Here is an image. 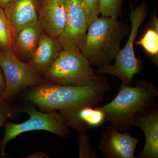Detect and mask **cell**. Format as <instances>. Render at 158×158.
<instances>
[{
  "label": "cell",
  "mask_w": 158,
  "mask_h": 158,
  "mask_svg": "<svg viewBox=\"0 0 158 158\" xmlns=\"http://www.w3.org/2000/svg\"><path fill=\"white\" fill-rule=\"evenodd\" d=\"M110 90L109 83L99 76L93 83L85 86L42 83L31 88L25 98L43 112H62L83 105L96 106L104 94Z\"/></svg>",
  "instance_id": "obj_1"
},
{
  "label": "cell",
  "mask_w": 158,
  "mask_h": 158,
  "mask_svg": "<svg viewBox=\"0 0 158 158\" xmlns=\"http://www.w3.org/2000/svg\"><path fill=\"white\" fill-rule=\"evenodd\" d=\"M134 84V86L122 84L112 101L98 107L104 113L106 121L120 131L131 127L137 114L152 107L158 97L157 88L152 83L141 81Z\"/></svg>",
  "instance_id": "obj_2"
},
{
  "label": "cell",
  "mask_w": 158,
  "mask_h": 158,
  "mask_svg": "<svg viewBox=\"0 0 158 158\" xmlns=\"http://www.w3.org/2000/svg\"><path fill=\"white\" fill-rule=\"evenodd\" d=\"M127 29L117 18L98 17L88 26L79 49L91 65L98 67L108 65L120 50Z\"/></svg>",
  "instance_id": "obj_3"
},
{
  "label": "cell",
  "mask_w": 158,
  "mask_h": 158,
  "mask_svg": "<svg viewBox=\"0 0 158 158\" xmlns=\"http://www.w3.org/2000/svg\"><path fill=\"white\" fill-rule=\"evenodd\" d=\"M80 49H63L44 74L45 83L72 86L89 85L98 78Z\"/></svg>",
  "instance_id": "obj_4"
},
{
  "label": "cell",
  "mask_w": 158,
  "mask_h": 158,
  "mask_svg": "<svg viewBox=\"0 0 158 158\" xmlns=\"http://www.w3.org/2000/svg\"><path fill=\"white\" fill-rule=\"evenodd\" d=\"M147 4L143 2L135 9H131L130 20L131 32L127 42L123 48L120 50L115 57L113 65L108 64L98 67L99 74L115 76L120 79L122 84L132 85V81L135 75L140 72L141 65L136 59L134 51V44L138 29L144 21L146 15Z\"/></svg>",
  "instance_id": "obj_5"
},
{
  "label": "cell",
  "mask_w": 158,
  "mask_h": 158,
  "mask_svg": "<svg viewBox=\"0 0 158 158\" xmlns=\"http://www.w3.org/2000/svg\"><path fill=\"white\" fill-rule=\"evenodd\" d=\"M27 113L30 118L20 123H6L5 133L0 141V156H7L6 149L8 143L23 133L31 131L42 130L52 133L56 135L65 138L69 135L70 131L65 119L56 111L43 112L34 106L21 108L18 111Z\"/></svg>",
  "instance_id": "obj_6"
},
{
  "label": "cell",
  "mask_w": 158,
  "mask_h": 158,
  "mask_svg": "<svg viewBox=\"0 0 158 158\" xmlns=\"http://www.w3.org/2000/svg\"><path fill=\"white\" fill-rule=\"evenodd\" d=\"M0 67L6 82L2 97L9 103L24 89L42 83L40 74L12 52L0 50Z\"/></svg>",
  "instance_id": "obj_7"
},
{
  "label": "cell",
  "mask_w": 158,
  "mask_h": 158,
  "mask_svg": "<svg viewBox=\"0 0 158 158\" xmlns=\"http://www.w3.org/2000/svg\"><path fill=\"white\" fill-rule=\"evenodd\" d=\"M67 19L58 40L64 49H79L88 27V16L82 0H65Z\"/></svg>",
  "instance_id": "obj_8"
},
{
  "label": "cell",
  "mask_w": 158,
  "mask_h": 158,
  "mask_svg": "<svg viewBox=\"0 0 158 158\" xmlns=\"http://www.w3.org/2000/svg\"><path fill=\"white\" fill-rule=\"evenodd\" d=\"M141 140L127 132L121 133L109 127L103 132L99 148L107 158H135V151Z\"/></svg>",
  "instance_id": "obj_9"
},
{
  "label": "cell",
  "mask_w": 158,
  "mask_h": 158,
  "mask_svg": "<svg viewBox=\"0 0 158 158\" xmlns=\"http://www.w3.org/2000/svg\"><path fill=\"white\" fill-rule=\"evenodd\" d=\"M131 126L141 129L144 132L145 143L137 158H158V110L153 106L138 113L133 118Z\"/></svg>",
  "instance_id": "obj_10"
},
{
  "label": "cell",
  "mask_w": 158,
  "mask_h": 158,
  "mask_svg": "<svg viewBox=\"0 0 158 158\" xmlns=\"http://www.w3.org/2000/svg\"><path fill=\"white\" fill-rule=\"evenodd\" d=\"M67 19L65 0H40L37 20L43 31L58 38Z\"/></svg>",
  "instance_id": "obj_11"
},
{
  "label": "cell",
  "mask_w": 158,
  "mask_h": 158,
  "mask_svg": "<svg viewBox=\"0 0 158 158\" xmlns=\"http://www.w3.org/2000/svg\"><path fill=\"white\" fill-rule=\"evenodd\" d=\"M67 125L77 131L101 126L106 121L104 113L98 107L83 105L59 112Z\"/></svg>",
  "instance_id": "obj_12"
},
{
  "label": "cell",
  "mask_w": 158,
  "mask_h": 158,
  "mask_svg": "<svg viewBox=\"0 0 158 158\" xmlns=\"http://www.w3.org/2000/svg\"><path fill=\"white\" fill-rule=\"evenodd\" d=\"M62 49L58 38L43 31L37 47L27 62L38 73L44 75Z\"/></svg>",
  "instance_id": "obj_13"
},
{
  "label": "cell",
  "mask_w": 158,
  "mask_h": 158,
  "mask_svg": "<svg viewBox=\"0 0 158 158\" xmlns=\"http://www.w3.org/2000/svg\"><path fill=\"white\" fill-rule=\"evenodd\" d=\"M40 0H11L4 9L15 34L27 25L37 21Z\"/></svg>",
  "instance_id": "obj_14"
},
{
  "label": "cell",
  "mask_w": 158,
  "mask_h": 158,
  "mask_svg": "<svg viewBox=\"0 0 158 158\" xmlns=\"http://www.w3.org/2000/svg\"><path fill=\"white\" fill-rule=\"evenodd\" d=\"M43 30L38 21L23 27L15 35L13 45L14 55L28 62L34 53Z\"/></svg>",
  "instance_id": "obj_15"
},
{
  "label": "cell",
  "mask_w": 158,
  "mask_h": 158,
  "mask_svg": "<svg viewBox=\"0 0 158 158\" xmlns=\"http://www.w3.org/2000/svg\"><path fill=\"white\" fill-rule=\"evenodd\" d=\"M14 34L4 9L0 7V50L13 52Z\"/></svg>",
  "instance_id": "obj_16"
},
{
  "label": "cell",
  "mask_w": 158,
  "mask_h": 158,
  "mask_svg": "<svg viewBox=\"0 0 158 158\" xmlns=\"http://www.w3.org/2000/svg\"><path fill=\"white\" fill-rule=\"evenodd\" d=\"M141 45L146 52L152 56H157L158 54V33L153 29L146 31L143 37L136 43Z\"/></svg>",
  "instance_id": "obj_17"
},
{
  "label": "cell",
  "mask_w": 158,
  "mask_h": 158,
  "mask_svg": "<svg viewBox=\"0 0 158 158\" xmlns=\"http://www.w3.org/2000/svg\"><path fill=\"white\" fill-rule=\"evenodd\" d=\"M123 0H100V13L102 16L117 18L121 15Z\"/></svg>",
  "instance_id": "obj_18"
},
{
  "label": "cell",
  "mask_w": 158,
  "mask_h": 158,
  "mask_svg": "<svg viewBox=\"0 0 158 158\" xmlns=\"http://www.w3.org/2000/svg\"><path fill=\"white\" fill-rule=\"evenodd\" d=\"M77 132L79 158H98L97 152L90 145L87 131H80Z\"/></svg>",
  "instance_id": "obj_19"
},
{
  "label": "cell",
  "mask_w": 158,
  "mask_h": 158,
  "mask_svg": "<svg viewBox=\"0 0 158 158\" xmlns=\"http://www.w3.org/2000/svg\"><path fill=\"white\" fill-rule=\"evenodd\" d=\"M88 16V26L98 17L100 14V0H82Z\"/></svg>",
  "instance_id": "obj_20"
},
{
  "label": "cell",
  "mask_w": 158,
  "mask_h": 158,
  "mask_svg": "<svg viewBox=\"0 0 158 158\" xmlns=\"http://www.w3.org/2000/svg\"><path fill=\"white\" fill-rule=\"evenodd\" d=\"M15 111L10 106V103L3 97H0V129L6 120L11 117Z\"/></svg>",
  "instance_id": "obj_21"
},
{
  "label": "cell",
  "mask_w": 158,
  "mask_h": 158,
  "mask_svg": "<svg viewBox=\"0 0 158 158\" xmlns=\"http://www.w3.org/2000/svg\"><path fill=\"white\" fill-rule=\"evenodd\" d=\"M6 79L2 70L1 69H0V97L3 96L6 90Z\"/></svg>",
  "instance_id": "obj_22"
},
{
  "label": "cell",
  "mask_w": 158,
  "mask_h": 158,
  "mask_svg": "<svg viewBox=\"0 0 158 158\" xmlns=\"http://www.w3.org/2000/svg\"><path fill=\"white\" fill-rule=\"evenodd\" d=\"M48 156L44 153L38 152L31 154L26 158H48Z\"/></svg>",
  "instance_id": "obj_23"
},
{
  "label": "cell",
  "mask_w": 158,
  "mask_h": 158,
  "mask_svg": "<svg viewBox=\"0 0 158 158\" xmlns=\"http://www.w3.org/2000/svg\"><path fill=\"white\" fill-rule=\"evenodd\" d=\"M11 0H0V7L4 9Z\"/></svg>",
  "instance_id": "obj_24"
},
{
  "label": "cell",
  "mask_w": 158,
  "mask_h": 158,
  "mask_svg": "<svg viewBox=\"0 0 158 158\" xmlns=\"http://www.w3.org/2000/svg\"><path fill=\"white\" fill-rule=\"evenodd\" d=\"M158 19L156 17H155L154 18V19L153 20V30L154 31H155L157 33H158Z\"/></svg>",
  "instance_id": "obj_25"
}]
</instances>
